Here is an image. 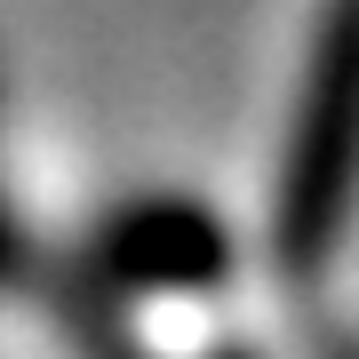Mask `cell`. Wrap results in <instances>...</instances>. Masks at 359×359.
Here are the masks:
<instances>
[{
	"instance_id": "obj_1",
	"label": "cell",
	"mask_w": 359,
	"mask_h": 359,
	"mask_svg": "<svg viewBox=\"0 0 359 359\" xmlns=\"http://www.w3.org/2000/svg\"><path fill=\"white\" fill-rule=\"evenodd\" d=\"M359 216V0H320L304 48V88L271 184V248L280 271L320 280Z\"/></svg>"
},
{
	"instance_id": "obj_2",
	"label": "cell",
	"mask_w": 359,
	"mask_h": 359,
	"mask_svg": "<svg viewBox=\"0 0 359 359\" xmlns=\"http://www.w3.org/2000/svg\"><path fill=\"white\" fill-rule=\"evenodd\" d=\"M224 264V231L184 200H136L96 231V264L80 280H96L104 295H176V287H208Z\"/></svg>"
}]
</instances>
